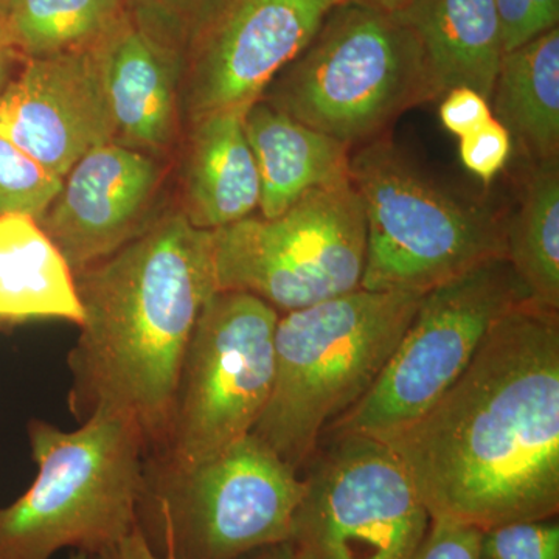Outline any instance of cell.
Segmentation results:
<instances>
[{"label": "cell", "mask_w": 559, "mask_h": 559, "mask_svg": "<svg viewBox=\"0 0 559 559\" xmlns=\"http://www.w3.org/2000/svg\"><path fill=\"white\" fill-rule=\"evenodd\" d=\"M128 14L165 49L179 55L182 51L187 27L201 0H123Z\"/></svg>", "instance_id": "25"}, {"label": "cell", "mask_w": 559, "mask_h": 559, "mask_svg": "<svg viewBox=\"0 0 559 559\" xmlns=\"http://www.w3.org/2000/svg\"><path fill=\"white\" fill-rule=\"evenodd\" d=\"M73 275L83 322L68 355L70 414L80 425L98 414L131 418L150 457L164 443L191 333L218 290L212 231L168 210Z\"/></svg>", "instance_id": "2"}, {"label": "cell", "mask_w": 559, "mask_h": 559, "mask_svg": "<svg viewBox=\"0 0 559 559\" xmlns=\"http://www.w3.org/2000/svg\"><path fill=\"white\" fill-rule=\"evenodd\" d=\"M240 559H300V557L289 540H283V543L260 547Z\"/></svg>", "instance_id": "32"}, {"label": "cell", "mask_w": 559, "mask_h": 559, "mask_svg": "<svg viewBox=\"0 0 559 559\" xmlns=\"http://www.w3.org/2000/svg\"><path fill=\"white\" fill-rule=\"evenodd\" d=\"M347 0H201L180 51L182 127L248 109Z\"/></svg>", "instance_id": "12"}, {"label": "cell", "mask_w": 559, "mask_h": 559, "mask_svg": "<svg viewBox=\"0 0 559 559\" xmlns=\"http://www.w3.org/2000/svg\"><path fill=\"white\" fill-rule=\"evenodd\" d=\"M245 112L221 110L183 127L178 209L197 229L230 226L260 207L259 171L246 138Z\"/></svg>", "instance_id": "16"}, {"label": "cell", "mask_w": 559, "mask_h": 559, "mask_svg": "<svg viewBox=\"0 0 559 559\" xmlns=\"http://www.w3.org/2000/svg\"><path fill=\"white\" fill-rule=\"evenodd\" d=\"M489 103L528 162L559 159V27L503 53Z\"/></svg>", "instance_id": "20"}, {"label": "cell", "mask_w": 559, "mask_h": 559, "mask_svg": "<svg viewBox=\"0 0 559 559\" xmlns=\"http://www.w3.org/2000/svg\"><path fill=\"white\" fill-rule=\"evenodd\" d=\"M260 179V215L275 218L308 191L349 179L352 148L260 98L245 112Z\"/></svg>", "instance_id": "17"}, {"label": "cell", "mask_w": 559, "mask_h": 559, "mask_svg": "<svg viewBox=\"0 0 559 559\" xmlns=\"http://www.w3.org/2000/svg\"><path fill=\"white\" fill-rule=\"evenodd\" d=\"M492 3L498 17L503 53L520 49L540 33L549 31L532 0H492Z\"/></svg>", "instance_id": "29"}, {"label": "cell", "mask_w": 559, "mask_h": 559, "mask_svg": "<svg viewBox=\"0 0 559 559\" xmlns=\"http://www.w3.org/2000/svg\"><path fill=\"white\" fill-rule=\"evenodd\" d=\"M441 98V124L455 138L462 139L492 119L491 103L471 87H454Z\"/></svg>", "instance_id": "28"}, {"label": "cell", "mask_w": 559, "mask_h": 559, "mask_svg": "<svg viewBox=\"0 0 559 559\" xmlns=\"http://www.w3.org/2000/svg\"><path fill=\"white\" fill-rule=\"evenodd\" d=\"M38 474L0 509V559H50L72 547L97 557L138 527L148 444L138 423L98 414L76 430L27 425Z\"/></svg>", "instance_id": "4"}, {"label": "cell", "mask_w": 559, "mask_h": 559, "mask_svg": "<svg viewBox=\"0 0 559 559\" xmlns=\"http://www.w3.org/2000/svg\"><path fill=\"white\" fill-rule=\"evenodd\" d=\"M11 329L10 323H7L5 320L0 319V331H5Z\"/></svg>", "instance_id": "36"}, {"label": "cell", "mask_w": 559, "mask_h": 559, "mask_svg": "<svg viewBox=\"0 0 559 559\" xmlns=\"http://www.w3.org/2000/svg\"><path fill=\"white\" fill-rule=\"evenodd\" d=\"M432 520L479 530L559 511V311L525 300L488 331L465 373L382 441Z\"/></svg>", "instance_id": "1"}, {"label": "cell", "mask_w": 559, "mask_h": 559, "mask_svg": "<svg viewBox=\"0 0 559 559\" xmlns=\"http://www.w3.org/2000/svg\"><path fill=\"white\" fill-rule=\"evenodd\" d=\"M349 179L366 218L360 288L426 294L506 259L507 213L443 189L390 135L352 151Z\"/></svg>", "instance_id": "6"}, {"label": "cell", "mask_w": 559, "mask_h": 559, "mask_svg": "<svg viewBox=\"0 0 559 559\" xmlns=\"http://www.w3.org/2000/svg\"><path fill=\"white\" fill-rule=\"evenodd\" d=\"M261 98L355 150L441 94L414 32L395 14L347 0Z\"/></svg>", "instance_id": "5"}, {"label": "cell", "mask_w": 559, "mask_h": 559, "mask_svg": "<svg viewBox=\"0 0 559 559\" xmlns=\"http://www.w3.org/2000/svg\"><path fill=\"white\" fill-rule=\"evenodd\" d=\"M506 260L536 304L559 311V159L528 162L507 213Z\"/></svg>", "instance_id": "21"}, {"label": "cell", "mask_w": 559, "mask_h": 559, "mask_svg": "<svg viewBox=\"0 0 559 559\" xmlns=\"http://www.w3.org/2000/svg\"><path fill=\"white\" fill-rule=\"evenodd\" d=\"M94 559H176L167 555V557H159L151 549L150 544L146 543L145 536L140 532L139 525L127 538L120 543L114 544L109 549L103 550Z\"/></svg>", "instance_id": "30"}, {"label": "cell", "mask_w": 559, "mask_h": 559, "mask_svg": "<svg viewBox=\"0 0 559 559\" xmlns=\"http://www.w3.org/2000/svg\"><path fill=\"white\" fill-rule=\"evenodd\" d=\"M114 143L167 160L182 134L180 57L140 31L130 14L97 44Z\"/></svg>", "instance_id": "15"}, {"label": "cell", "mask_w": 559, "mask_h": 559, "mask_svg": "<svg viewBox=\"0 0 559 559\" xmlns=\"http://www.w3.org/2000/svg\"><path fill=\"white\" fill-rule=\"evenodd\" d=\"M538 10L540 20H543L546 27H558L559 22V0H532Z\"/></svg>", "instance_id": "33"}, {"label": "cell", "mask_w": 559, "mask_h": 559, "mask_svg": "<svg viewBox=\"0 0 559 559\" xmlns=\"http://www.w3.org/2000/svg\"><path fill=\"white\" fill-rule=\"evenodd\" d=\"M61 186L60 176L0 134V216L20 213L39 219Z\"/></svg>", "instance_id": "23"}, {"label": "cell", "mask_w": 559, "mask_h": 559, "mask_svg": "<svg viewBox=\"0 0 559 559\" xmlns=\"http://www.w3.org/2000/svg\"><path fill=\"white\" fill-rule=\"evenodd\" d=\"M7 2H9V0H0V13L5 9Z\"/></svg>", "instance_id": "37"}, {"label": "cell", "mask_w": 559, "mask_h": 559, "mask_svg": "<svg viewBox=\"0 0 559 559\" xmlns=\"http://www.w3.org/2000/svg\"><path fill=\"white\" fill-rule=\"evenodd\" d=\"M278 318L252 294L210 297L183 355L164 443L148 460L193 468L252 433L274 385Z\"/></svg>", "instance_id": "8"}, {"label": "cell", "mask_w": 559, "mask_h": 559, "mask_svg": "<svg viewBox=\"0 0 559 559\" xmlns=\"http://www.w3.org/2000/svg\"><path fill=\"white\" fill-rule=\"evenodd\" d=\"M69 559H94L91 555L84 554V551H73Z\"/></svg>", "instance_id": "35"}, {"label": "cell", "mask_w": 559, "mask_h": 559, "mask_svg": "<svg viewBox=\"0 0 559 559\" xmlns=\"http://www.w3.org/2000/svg\"><path fill=\"white\" fill-rule=\"evenodd\" d=\"M395 16L417 36L441 97L471 87L491 100L503 58L492 0H415Z\"/></svg>", "instance_id": "18"}, {"label": "cell", "mask_w": 559, "mask_h": 559, "mask_svg": "<svg viewBox=\"0 0 559 559\" xmlns=\"http://www.w3.org/2000/svg\"><path fill=\"white\" fill-rule=\"evenodd\" d=\"M366 218L352 179L308 191L275 218L212 230L216 289L252 294L283 312L360 288Z\"/></svg>", "instance_id": "9"}, {"label": "cell", "mask_w": 559, "mask_h": 559, "mask_svg": "<svg viewBox=\"0 0 559 559\" xmlns=\"http://www.w3.org/2000/svg\"><path fill=\"white\" fill-rule=\"evenodd\" d=\"M481 530L447 520H432L411 559H480Z\"/></svg>", "instance_id": "27"}, {"label": "cell", "mask_w": 559, "mask_h": 559, "mask_svg": "<svg viewBox=\"0 0 559 559\" xmlns=\"http://www.w3.org/2000/svg\"><path fill=\"white\" fill-rule=\"evenodd\" d=\"M127 14L123 0H9L2 11L22 61L90 50Z\"/></svg>", "instance_id": "22"}, {"label": "cell", "mask_w": 559, "mask_h": 559, "mask_svg": "<svg viewBox=\"0 0 559 559\" xmlns=\"http://www.w3.org/2000/svg\"><path fill=\"white\" fill-rule=\"evenodd\" d=\"M305 480L249 433L193 468L146 460L138 525L154 554L240 559L288 540Z\"/></svg>", "instance_id": "7"}, {"label": "cell", "mask_w": 559, "mask_h": 559, "mask_svg": "<svg viewBox=\"0 0 559 559\" xmlns=\"http://www.w3.org/2000/svg\"><path fill=\"white\" fill-rule=\"evenodd\" d=\"M304 480L288 539L300 559H411L432 522L395 452L371 437H334Z\"/></svg>", "instance_id": "11"}, {"label": "cell", "mask_w": 559, "mask_h": 559, "mask_svg": "<svg viewBox=\"0 0 559 559\" xmlns=\"http://www.w3.org/2000/svg\"><path fill=\"white\" fill-rule=\"evenodd\" d=\"M0 319L11 326L60 319L81 325L75 275L28 215L0 216Z\"/></svg>", "instance_id": "19"}, {"label": "cell", "mask_w": 559, "mask_h": 559, "mask_svg": "<svg viewBox=\"0 0 559 559\" xmlns=\"http://www.w3.org/2000/svg\"><path fill=\"white\" fill-rule=\"evenodd\" d=\"M0 134L60 178L114 142L97 46L22 61L0 94Z\"/></svg>", "instance_id": "14"}, {"label": "cell", "mask_w": 559, "mask_h": 559, "mask_svg": "<svg viewBox=\"0 0 559 559\" xmlns=\"http://www.w3.org/2000/svg\"><path fill=\"white\" fill-rule=\"evenodd\" d=\"M530 299L506 259L428 290L369 392L334 419V436L385 441L409 428L465 373L492 325Z\"/></svg>", "instance_id": "10"}, {"label": "cell", "mask_w": 559, "mask_h": 559, "mask_svg": "<svg viewBox=\"0 0 559 559\" xmlns=\"http://www.w3.org/2000/svg\"><path fill=\"white\" fill-rule=\"evenodd\" d=\"M459 140V156L463 167L485 186H489L506 168L513 150L510 132L495 117Z\"/></svg>", "instance_id": "26"}, {"label": "cell", "mask_w": 559, "mask_h": 559, "mask_svg": "<svg viewBox=\"0 0 559 559\" xmlns=\"http://www.w3.org/2000/svg\"><path fill=\"white\" fill-rule=\"evenodd\" d=\"M480 559H559L558 521H518L481 530Z\"/></svg>", "instance_id": "24"}, {"label": "cell", "mask_w": 559, "mask_h": 559, "mask_svg": "<svg viewBox=\"0 0 559 559\" xmlns=\"http://www.w3.org/2000/svg\"><path fill=\"white\" fill-rule=\"evenodd\" d=\"M353 2L362 3V5L384 11V13L399 14L401 11L406 10L415 0H353Z\"/></svg>", "instance_id": "34"}, {"label": "cell", "mask_w": 559, "mask_h": 559, "mask_svg": "<svg viewBox=\"0 0 559 559\" xmlns=\"http://www.w3.org/2000/svg\"><path fill=\"white\" fill-rule=\"evenodd\" d=\"M22 61L20 53L11 43L9 31L5 27L2 13H0V94L14 76V68Z\"/></svg>", "instance_id": "31"}, {"label": "cell", "mask_w": 559, "mask_h": 559, "mask_svg": "<svg viewBox=\"0 0 559 559\" xmlns=\"http://www.w3.org/2000/svg\"><path fill=\"white\" fill-rule=\"evenodd\" d=\"M165 160L119 143H106L81 157L38 221L73 274L140 237L156 212Z\"/></svg>", "instance_id": "13"}, {"label": "cell", "mask_w": 559, "mask_h": 559, "mask_svg": "<svg viewBox=\"0 0 559 559\" xmlns=\"http://www.w3.org/2000/svg\"><path fill=\"white\" fill-rule=\"evenodd\" d=\"M425 294L358 288L280 314L275 377L253 436L299 469L374 384Z\"/></svg>", "instance_id": "3"}]
</instances>
